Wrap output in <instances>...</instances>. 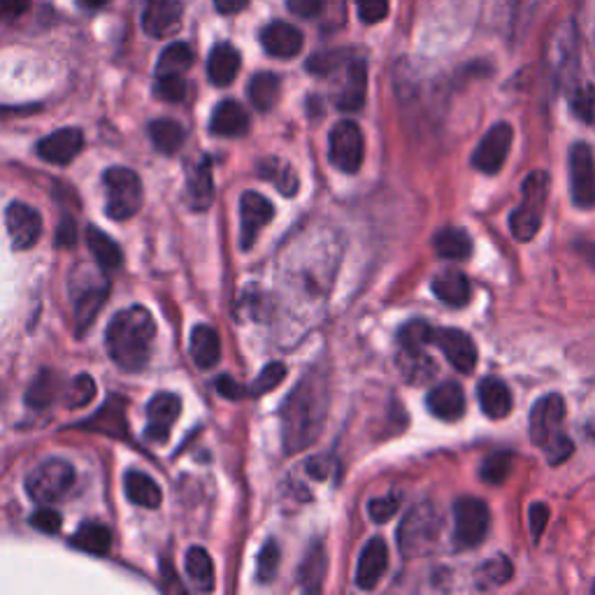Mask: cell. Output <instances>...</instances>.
<instances>
[{
	"label": "cell",
	"instance_id": "6da1fadb",
	"mask_svg": "<svg viewBox=\"0 0 595 595\" xmlns=\"http://www.w3.org/2000/svg\"><path fill=\"white\" fill-rule=\"evenodd\" d=\"M282 442L296 454L317 440L326 419V386L317 375L305 377L282 405Z\"/></svg>",
	"mask_w": 595,
	"mask_h": 595
},
{
	"label": "cell",
	"instance_id": "7a4b0ae2",
	"mask_svg": "<svg viewBox=\"0 0 595 595\" xmlns=\"http://www.w3.org/2000/svg\"><path fill=\"white\" fill-rule=\"evenodd\" d=\"M156 338L154 317L145 307H126L107 324L105 347L107 354L121 370L140 372L152 358Z\"/></svg>",
	"mask_w": 595,
	"mask_h": 595
},
{
	"label": "cell",
	"instance_id": "3957f363",
	"mask_svg": "<svg viewBox=\"0 0 595 595\" xmlns=\"http://www.w3.org/2000/svg\"><path fill=\"white\" fill-rule=\"evenodd\" d=\"M563 419H565V400L558 393H547L542 396L530 410V440L535 447L547 451L551 465L563 463L572 456V440L563 435Z\"/></svg>",
	"mask_w": 595,
	"mask_h": 595
},
{
	"label": "cell",
	"instance_id": "277c9868",
	"mask_svg": "<svg viewBox=\"0 0 595 595\" xmlns=\"http://www.w3.org/2000/svg\"><path fill=\"white\" fill-rule=\"evenodd\" d=\"M549 198V175L544 170H535L521 184V203L510 214V231L519 242H530L540 233L544 207Z\"/></svg>",
	"mask_w": 595,
	"mask_h": 595
},
{
	"label": "cell",
	"instance_id": "5b68a950",
	"mask_svg": "<svg viewBox=\"0 0 595 595\" xmlns=\"http://www.w3.org/2000/svg\"><path fill=\"white\" fill-rule=\"evenodd\" d=\"M105 212L114 221L135 217L142 207V182L131 168L114 166L103 175Z\"/></svg>",
	"mask_w": 595,
	"mask_h": 595
},
{
	"label": "cell",
	"instance_id": "8992f818",
	"mask_svg": "<svg viewBox=\"0 0 595 595\" xmlns=\"http://www.w3.org/2000/svg\"><path fill=\"white\" fill-rule=\"evenodd\" d=\"M440 516H437L433 505H417L414 510L405 514L403 523L398 528V547L405 558H414L428 554L435 547L440 537Z\"/></svg>",
	"mask_w": 595,
	"mask_h": 595
},
{
	"label": "cell",
	"instance_id": "52a82bcc",
	"mask_svg": "<svg viewBox=\"0 0 595 595\" xmlns=\"http://www.w3.org/2000/svg\"><path fill=\"white\" fill-rule=\"evenodd\" d=\"M75 484V468L66 458H47L26 479V491L35 503H56Z\"/></svg>",
	"mask_w": 595,
	"mask_h": 595
},
{
	"label": "cell",
	"instance_id": "ba28073f",
	"mask_svg": "<svg viewBox=\"0 0 595 595\" xmlns=\"http://www.w3.org/2000/svg\"><path fill=\"white\" fill-rule=\"evenodd\" d=\"M491 512L482 498H458L454 503V547L475 549L489 533Z\"/></svg>",
	"mask_w": 595,
	"mask_h": 595
},
{
	"label": "cell",
	"instance_id": "9c48e42d",
	"mask_svg": "<svg viewBox=\"0 0 595 595\" xmlns=\"http://www.w3.org/2000/svg\"><path fill=\"white\" fill-rule=\"evenodd\" d=\"M365 156L363 131L356 121H338L328 135V159L340 172L354 175L361 170Z\"/></svg>",
	"mask_w": 595,
	"mask_h": 595
},
{
	"label": "cell",
	"instance_id": "30bf717a",
	"mask_svg": "<svg viewBox=\"0 0 595 595\" xmlns=\"http://www.w3.org/2000/svg\"><path fill=\"white\" fill-rule=\"evenodd\" d=\"M570 191L577 207H595V161L593 149L586 142H577L570 149Z\"/></svg>",
	"mask_w": 595,
	"mask_h": 595
},
{
	"label": "cell",
	"instance_id": "8fae6325",
	"mask_svg": "<svg viewBox=\"0 0 595 595\" xmlns=\"http://www.w3.org/2000/svg\"><path fill=\"white\" fill-rule=\"evenodd\" d=\"M514 142V128L510 124H496L489 133L479 140V145L472 154V166L484 175H498L503 170L507 156H510Z\"/></svg>",
	"mask_w": 595,
	"mask_h": 595
},
{
	"label": "cell",
	"instance_id": "7c38bea8",
	"mask_svg": "<svg viewBox=\"0 0 595 595\" xmlns=\"http://www.w3.org/2000/svg\"><path fill=\"white\" fill-rule=\"evenodd\" d=\"M430 344H435L447 356V361L463 375H470L477 368V344L465 331H458V328H433Z\"/></svg>",
	"mask_w": 595,
	"mask_h": 595
},
{
	"label": "cell",
	"instance_id": "4fadbf2b",
	"mask_svg": "<svg viewBox=\"0 0 595 595\" xmlns=\"http://www.w3.org/2000/svg\"><path fill=\"white\" fill-rule=\"evenodd\" d=\"M5 224L14 249L24 252V249L38 245L42 235V217L35 207L26 203H12L5 212Z\"/></svg>",
	"mask_w": 595,
	"mask_h": 595
},
{
	"label": "cell",
	"instance_id": "5bb4252c",
	"mask_svg": "<svg viewBox=\"0 0 595 595\" xmlns=\"http://www.w3.org/2000/svg\"><path fill=\"white\" fill-rule=\"evenodd\" d=\"M275 217V207L263 193L247 191L240 198V242L242 249L254 247L258 233Z\"/></svg>",
	"mask_w": 595,
	"mask_h": 595
},
{
	"label": "cell",
	"instance_id": "9a60e30c",
	"mask_svg": "<svg viewBox=\"0 0 595 595\" xmlns=\"http://www.w3.org/2000/svg\"><path fill=\"white\" fill-rule=\"evenodd\" d=\"M38 156L54 166H68L84 149V135L80 128H59L38 142Z\"/></svg>",
	"mask_w": 595,
	"mask_h": 595
},
{
	"label": "cell",
	"instance_id": "2e32d148",
	"mask_svg": "<svg viewBox=\"0 0 595 595\" xmlns=\"http://www.w3.org/2000/svg\"><path fill=\"white\" fill-rule=\"evenodd\" d=\"M182 0H147L142 12V28L152 38H168L182 24Z\"/></svg>",
	"mask_w": 595,
	"mask_h": 595
},
{
	"label": "cell",
	"instance_id": "e0dca14e",
	"mask_svg": "<svg viewBox=\"0 0 595 595\" xmlns=\"http://www.w3.org/2000/svg\"><path fill=\"white\" fill-rule=\"evenodd\" d=\"M389 568V547L382 537H372L361 551L356 568V586L363 591H372L382 582L384 572Z\"/></svg>",
	"mask_w": 595,
	"mask_h": 595
},
{
	"label": "cell",
	"instance_id": "ac0fdd59",
	"mask_svg": "<svg viewBox=\"0 0 595 595\" xmlns=\"http://www.w3.org/2000/svg\"><path fill=\"white\" fill-rule=\"evenodd\" d=\"M182 410V400L175 393H159L149 400L147 405V437L154 442H166L170 435V428L179 417Z\"/></svg>",
	"mask_w": 595,
	"mask_h": 595
},
{
	"label": "cell",
	"instance_id": "d6986e66",
	"mask_svg": "<svg viewBox=\"0 0 595 595\" xmlns=\"http://www.w3.org/2000/svg\"><path fill=\"white\" fill-rule=\"evenodd\" d=\"M261 45L275 59H293L303 49V33L286 21H272L261 31Z\"/></svg>",
	"mask_w": 595,
	"mask_h": 595
},
{
	"label": "cell",
	"instance_id": "ffe728a7",
	"mask_svg": "<svg viewBox=\"0 0 595 595\" xmlns=\"http://www.w3.org/2000/svg\"><path fill=\"white\" fill-rule=\"evenodd\" d=\"M365 91H368V68L363 61H349L344 80L335 93V107L342 112H358L365 103Z\"/></svg>",
	"mask_w": 595,
	"mask_h": 595
},
{
	"label": "cell",
	"instance_id": "44dd1931",
	"mask_svg": "<svg viewBox=\"0 0 595 595\" xmlns=\"http://www.w3.org/2000/svg\"><path fill=\"white\" fill-rule=\"evenodd\" d=\"M426 407L433 417L442 421H458L465 414V393L461 384L444 382L428 393Z\"/></svg>",
	"mask_w": 595,
	"mask_h": 595
},
{
	"label": "cell",
	"instance_id": "7402d4cb",
	"mask_svg": "<svg viewBox=\"0 0 595 595\" xmlns=\"http://www.w3.org/2000/svg\"><path fill=\"white\" fill-rule=\"evenodd\" d=\"M210 131L219 138H242L249 131V114L238 100H221L212 112Z\"/></svg>",
	"mask_w": 595,
	"mask_h": 595
},
{
	"label": "cell",
	"instance_id": "603a6c76",
	"mask_svg": "<svg viewBox=\"0 0 595 595\" xmlns=\"http://www.w3.org/2000/svg\"><path fill=\"white\" fill-rule=\"evenodd\" d=\"M479 407L489 419H505L512 412V391L505 382H500L496 377H486L484 382H479L477 389Z\"/></svg>",
	"mask_w": 595,
	"mask_h": 595
},
{
	"label": "cell",
	"instance_id": "cb8c5ba5",
	"mask_svg": "<svg viewBox=\"0 0 595 595\" xmlns=\"http://www.w3.org/2000/svg\"><path fill=\"white\" fill-rule=\"evenodd\" d=\"M186 200L191 210H207L214 203V179L210 161H200L186 175Z\"/></svg>",
	"mask_w": 595,
	"mask_h": 595
},
{
	"label": "cell",
	"instance_id": "d4e9b609",
	"mask_svg": "<svg viewBox=\"0 0 595 595\" xmlns=\"http://www.w3.org/2000/svg\"><path fill=\"white\" fill-rule=\"evenodd\" d=\"M240 52L228 42H221L210 52L207 59V77L214 86H228L233 84L240 73Z\"/></svg>",
	"mask_w": 595,
	"mask_h": 595
},
{
	"label": "cell",
	"instance_id": "484cf974",
	"mask_svg": "<svg viewBox=\"0 0 595 595\" xmlns=\"http://www.w3.org/2000/svg\"><path fill=\"white\" fill-rule=\"evenodd\" d=\"M430 289H433L437 300H442L449 307H463L470 303V282L458 270L440 272L430 284Z\"/></svg>",
	"mask_w": 595,
	"mask_h": 595
},
{
	"label": "cell",
	"instance_id": "4316f807",
	"mask_svg": "<svg viewBox=\"0 0 595 595\" xmlns=\"http://www.w3.org/2000/svg\"><path fill=\"white\" fill-rule=\"evenodd\" d=\"M191 358L200 370H212L221 358V340L212 326L200 324L191 333Z\"/></svg>",
	"mask_w": 595,
	"mask_h": 595
},
{
	"label": "cell",
	"instance_id": "83f0119b",
	"mask_svg": "<svg viewBox=\"0 0 595 595\" xmlns=\"http://www.w3.org/2000/svg\"><path fill=\"white\" fill-rule=\"evenodd\" d=\"M124 489H126L128 500H131V503H135V505L147 507V510H156V507H161L163 493L159 489V484H156L149 475H145V472L128 470L124 477Z\"/></svg>",
	"mask_w": 595,
	"mask_h": 595
},
{
	"label": "cell",
	"instance_id": "f1b7e54d",
	"mask_svg": "<svg viewBox=\"0 0 595 595\" xmlns=\"http://www.w3.org/2000/svg\"><path fill=\"white\" fill-rule=\"evenodd\" d=\"M184 568L193 589L200 593H210L214 589V565L210 554L203 547H191L186 551Z\"/></svg>",
	"mask_w": 595,
	"mask_h": 595
},
{
	"label": "cell",
	"instance_id": "f546056e",
	"mask_svg": "<svg viewBox=\"0 0 595 595\" xmlns=\"http://www.w3.org/2000/svg\"><path fill=\"white\" fill-rule=\"evenodd\" d=\"M433 247L437 256L447 258V261H465L472 254L470 235L461 228H442L433 238Z\"/></svg>",
	"mask_w": 595,
	"mask_h": 595
},
{
	"label": "cell",
	"instance_id": "4dcf8cb0",
	"mask_svg": "<svg viewBox=\"0 0 595 595\" xmlns=\"http://www.w3.org/2000/svg\"><path fill=\"white\" fill-rule=\"evenodd\" d=\"M86 245H89V252L96 258L98 265L103 270H117L121 265V249L117 247L110 235L98 231L96 226L86 228Z\"/></svg>",
	"mask_w": 595,
	"mask_h": 595
},
{
	"label": "cell",
	"instance_id": "1f68e13d",
	"mask_svg": "<svg viewBox=\"0 0 595 595\" xmlns=\"http://www.w3.org/2000/svg\"><path fill=\"white\" fill-rule=\"evenodd\" d=\"M282 82L275 73H258L247 86V96L258 112H270L277 105Z\"/></svg>",
	"mask_w": 595,
	"mask_h": 595
},
{
	"label": "cell",
	"instance_id": "d6a6232c",
	"mask_svg": "<svg viewBox=\"0 0 595 595\" xmlns=\"http://www.w3.org/2000/svg\"><path fill=\"white\" fill-rule=\"evenodd\" d=\"M149 140H152V145L159 149L161 154L172 156L182 149L186 135H184V128L179 126L177 121L156 119L149 124Z\"/></svg>",
	"mask_w": 595,
	"mask_h": 595
},
{
	"label": "cell",
	"instance_id": "836d02e7",
	"mask_svg": "<svg viewBox=\"0 0 595 595\" xmlns=\"http://www.w3.org/2000/svg\"><path fill=\"white\" fill-rule=\"evenodd\" d=\"M70 542H73V547L86 551V554L103 556L112 547V533L103 523H84V526L77 528Z\"/></svg>",
	"mask_w": 595,
	"mask_h": 595
},
{
	"label": "cell",
	"instance_id": "e575fe53",
	"mask_svg": "<svg viewBox=\"0 0 595 595\" xmlns=\"http://www.w3.org/2000/svg\"><path fill=\"white\" fill-rule=\"evenodd\" d=\"M326 575V554L324 547L319 542L312 544V549L305 554V561L300 565L298 582L305 591H319L321 582H324Z\"/></svg>",
	"mask_w": 595,
	"mask_h": 595
},
{
	"label": "cell",
	"instance_id": "d590c367",
	"mask_svg": "<svg viewBox=\"0 0 595 595\" xmlns=\"http://www.w3.org/2000/svg\"><path fill=\"white\" fill-rule=\"evenodd\" d=\"M61 379L54 375L52 370H42L38 377L33 379V384L28 386L26 403L33 407V410H42V407H49L59 396L61 391Z\"/></svg>",
	"mask_w": 595,
	"mask_h": 595
},
{
	"label": "cell",
	"instance_id": "8d00e7d4",
	"mask_svg": "<svg viewBox=\"0 0 595 595\" xmlns=\"http://www.w3.org/2000/svg\"><path fill=\"white\" fill-rule=\"evenodd\" d=\"M107 289L105 286H84L82 291L75 293V312H77V326L86 328L96 319L100 307L105 305Z\"/></svg>",
	"mask_w": 595,
	"mask_h": 595
},
{
	"label": "cell",
	"instance_id": "74e56055",
	"mask_svg": "<svg viewBox=\"0 0 595 595\" xmlns=\"http://www.w3.org/2000/svg\"><path fill=\"white\" fill-rule=\"evenodd\" d=\"M193 66V52L186 42H175L163 49L159 66H156V77L161 75H184Z\"/></svg>",
	"mask_w": 595,
	"mask_h": 595
},
{
	"label": "cell",
	"instance_id": "f35d334b",
	"mask_svg": "<svg viewBox=\"0 0 595 595\" xmlns=\"http://www.w3.org/2000/svg\"><path fill=\"white\" fill-rule=\"evenodd\" d=\"M514 468V454L512 451H496V454L486 456L482 468H479V475L486 484L500 486L507 482V477L512 475Z\"/></svg>",
	"mask_w": 595,
	"mask_h": 595
},
{
	"label": "cell",
	"instance_id": "ab89813d",
	"mask_svg": "<svg viewBox=\"0 0 595 595\" xmlns=\"http://www.w3.org/2000/svg\"><path fill=\"white\" fill-rule=\"evenodd\" d=\"M400 368L405 372V379L412 384H421L435 375V365L421 351H400Z\"/></svg>",
	"mask_w": 595,
	"mask_h": 595
},
{
	"label": "cell",
	"instance_id": "60d3db41",
	"mask_svg": "<svg viewBox=\"0 0 595 595\" xmlns=\"http://www.w3.org/2000/svg\"><path fill=\"white\" fill-rule=\"evenodd\" d=\"M258 172H261V177L272 179L284 196H293V193L298 191V175L293 172L291 166H286V163H282V161H277V159L263 161L261 166H258Z\"/></svg>",
	"mask_w": 595,
	"mask_h": 595
},
{
	"label": "cell",
	"instance_id": "b9f144b4",
	"mask_svg": "<svg viewBox=\"0 0 595 595\" xmlns=\"http://www.w3.org/2000/svg\"><path fill=\"white\" fill-rule=\"evenodd\" d=\"M433 338V326L424 319H412L398 331V344L403 351H421Z\"/></svg>",
	"mask_w": 595,
	"mask_h": 595
},
{
	"label": "cell",
	"instance_id": "7bdbcfd3",
	"mask_svg": "<svg viewBox=\"0 0 595 595\" xmlns=\"http://www.w3.org/2000/svg\"><path fill=\"white\" fill-rule=\"evenodd\" d=\"M570 110L584 124H595V86L577 84L570 91Z\"/></svg>",
	"mask_w": 595,
	"mask_h": 595
},
{
	"label": "cell",
	"instance_id": "ee69618b",
	"mask_svg": "<svg viewBox=\"0 0 595 595\" xmlns=\"http://www.w3.org/2000/svg\"><path fill=\"white\" fill-rule=\"evenodd\" d=\"M510 577H512V563L507 561L505 556H493L491 561L484 563L482 570H479V586L491 589V586L510 582Z\"/></svg>",
	"mask_w": 595,
	"mask_h": 595
},
{
	"label": "cell",
	"instance_id": "f6af8a7d",
	"mask_svg": "<svg viewBox=\"0 0 595 595\" xmlns=\"http://www.w3.org/2000/svg\"><path fill=\"white\" fill-rule=\"evenodd\" d=\"M279 561H282V554H279V547L275 540H268L263 544L261 554H258L256 561V579L261 584H268L275 579L277 570H279Z\"/></svg>",
	"mask_w": 595,
	"mask_h": 595
},
{
	"label": "cell",
	"instance_id": "bcb514c9",
	"mask_svg": "<svg viewBox=\"0 0 595 595\" xmlns=\"http://www.w3.org/2000/svg\"><path fill=\"white\" fill-rule=\"evenodd\" d=\"M96 396V382L89 375H77L66 389V405L70 410H80L86 407Z\"/></svg>",
	"mask_w": 595,
	"mask_h": 595
},
{
	"label": "cell",
	"instance_id": "7dc6e473",
	"mask_svg": "<svg viewBox=\"0 0 595 595\" xmlns=\"http://www.w3.org/2000/svg\"><path fill=\"white\" fill-rule=\"evenodd\" d=\"M286 377V368L284 363H270L258 372V377L254 379V384L249 386V396H265V393L277 389L279 384L284 382Z\"/></svg>",
	"mask_w": 595,
	"mask_h": 595
},
{
	"label": "cell",
	"instance_id": "c3c4849f",
	"mask_svg": "<svg viewBox=\"0 0 595 595\" xmlns=\"http://www.w3.org/2000/svg\"><path fill=\"white\" fill-rule=\"evenodd\" d=\"M117 412H121V407H112V405H107L103 412H98L96 417H93L91 421H89V426H93V428H89V430H100V433H107V435H114V437H121L126 433V421H124V417H119V419H114L112 421V417Z\"/></svg>",
	"mask_w": 595,
	"mask_h": 595
},
{
	"label": "cell",
	"instance_id": "681fc988",
	"mask_svg": "<svg viewBox=\"0 0 595 595\" xmlns=\"http://www.w3.org/2000/svg\"><path fill=\"white\" fill-rule=\"evenodd\" d=\"M156 96L168 103H182L186 98V82L182 75H161L156 77Z\"/></svg>",
	"mask_w": 595,
	"mask_h": 595
},
{
	"label": "cell",
	"instance_id": "f907efd6",
	"mask_svg": "<svg viewBox=\"0 0 595 595\" xmlns=\"http://www.w3.org/2000/svg\"><path fill=\"white\" fill-rule=\"evenodd\" d=\"M342 61H344L342 52H321V54H314L312 59L307 61V70L314 75L324 77L335 73V70L342 66Z\"/></svg>",
	"mask_w": 595,
	"mask_h": 595
},
{
	"label": "cell",
	"instance_id": "816d5d0a",
	"mask_svg": "<svg viewBox=\"0 0 595 595\" xmlns=\"http://www.w3.org/2000/svg\"><path fill=\"white\" fill-rule=\"evenodd\" d=\"M356 7L363 24H379L389 14V0H356Z\"/></svg>",
	"mask_w": 595,
	"mask_h": 595
},
{
	"label": "cell",
	"instance_id": "f5cc1de1",
	"mask_svg": "<svg viewBox=\"0 0 595 595\" xmlns=\"http://www.w3.org/2000/svg\"><path fill=\"white\" fill-rule=\"evenodd\" d=\"M542 5V0H512V26L514 31H521L535 17V10Z\"/></svg>",
	"mask_w": 595,
	"mask_h": 595
},
{
	"label": "cell",
	"instance_id": "db71d44e",
	"mask_svg": "<svg viewBox=\"0 0 595 595\" xmlns=\"http://www.w3.org/2000/svg\"><path fill=\"white\" fill-rule=\"evenodd\" d=\"M31 526L35 530H40V533L54 535L61 530V514L52 510V507H42V510H38L31 516Z\"/></svg>",
	"mask_w": 595,
	"mask_h": 595
},
{
	"label": "cell",
	"instance_id": "11a10c76",
	"mask_svg": "<svg viewBox=\"0 0 595 595\" xmlns=\"http://www.w3.org/2000/svg\"><path fill=\"white\" fill-rule=\"evenodd\" d=\"M396 512H398V498L396 496L375 498V500H370V505H368V514L375 523H386Z\"/></svg>",
	"mask_w": 595,
	"mask_h": 595
},
{
	"label": "cell",
	"instance_id": "9f6ffc18",
	"mask_svg": "<svg viewBox=\"0 0 595 595\" xmlns=\"http://www.w3.org/2000/svg\"><path fill=\"white\" fill-rule=\"evenodd\" d=\"M286 7H289L296 17L312 19V17H319V14L324 12L326 0H286Z\"/></svg>",
	"mask_w": 595,
	"mask_h": 595
},
{
	"label": "cell",
	"instance_id": "6f0895ef",
	"mask_svg": "<svg viewBox=\"0 0 595 595\" xmlns=\"http://www.w3.org/2000/svg\"><path fill=\"white\" fill-rule=\"evenodd\" d=\"M547 521H549V507L544 503H533V507H530V533H533L535 542H540L544 528H547Z\"/></svg>",
	"mask_w": 595,
	"mask_h": 595
},
{
	"label": "cell",
	"instance_id": "680465c9",
	"mask_svg": "<svg viewBox=\"0 0 595 595\" xmlns=\"http://www.w3.org/2000/svg\"><path fill=\"white\" fill-rule=\"evenodd\" d=\"M217 391L221 393V396L233 398V400H240V398L249 396V389H245V386H240L238 382H233L231 377H219L217 379Z\"/></svg>",
	"mask_w": 595,
	"mask_h": 595
},
{
	"label": "cell",
	"instance_id": "91938a15",
	"mask_svg": "<svg viewBox=\"0 0 595 595\" xmlns=\"http://www.w3.org/2000/svg\"><path fill=\"white\" fill-rule=\"evenodd\" d=\"M77 242V228L73 219H63L59 224V231H56V247H75Z\"/></svg>",
	"mask_w": 595,
	"mask_h": 595
},
{
	"label": "cell",
	"instance_id": "94428289",
	"mask_svg": "<svg viewBox=\"0 0 595 595\" xmlns=\"http://www.w3.org/2000/svg\"><path fill=\"white\" fill-rule=\"evenodd\" d=\"M331 468H333L331 458H326V456H317V458H310V461H307V472H310L314 479H326L328 475H331Z\"/></svg>",
	"mask_w": 595,
	"mask_h": 595
},
{
	"label": "cell",
	"instance_id": "6125c7cd",
	"mask_svg": "<svg viewBox=\"0 0 595 595\" xmlns=\"http://www.w3.org/2000/svg\"><path fill=\"white\" fill-rule=\"evenodd\" d=\"M31 5V0H0V17L14 19L19 14H24Z\"/></svg>",
	"mask_w": 595,
	"mask_h": 595
},
{
	"label": "cell",
	"instance_id": "be15d7a7",
	"mask_svg": "<svg viewBox=\"0 0 595 595\" xmlns=\"http://www.w3.org/2000/svg\"><path fill=\"white\" fill-rule=\"evenodd\" d=\"M249 5V0H214V7L221 14H238Z\"/></svg>",
	"mask_w": 595,
	"mask_h": 595
},
{
	"label": "cell",
	"instance_id": "e7e4bbea",
	"mask_svg": "<svg viewBox=\"0 0 595 595\" xmlns=\"http://www.w3.org/2000/svg\"><path fill=\"white\" fill-rule=\"evenodd\" d=\"M82 3L86 7H93V10H96V7H103V5L110 3V0H82Z\"/></svg>",
	"mask_w": 595,
	"mask_h": 595
},
{
	"label": "cell",
	"instance_id": "03108f58",
	"mask_svg": "<svg viewBox=\"0 0 595 595\" xmlns=\"http://www.w3.org/2000/svg\"><path fill=\"white\" fill-rule=\"evenodd\" d=\"M593 10H595V0H593Z\"/></svg>",
	"mask_w": 595,
	"mask_h": 595
}]
</instances>
